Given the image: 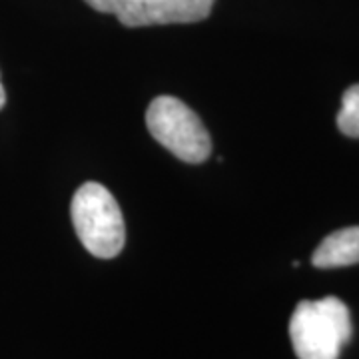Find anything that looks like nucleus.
Masks as SVG:
<instances>
[{
    "label": "nucleus",
    "instance_id": "2",
    "mask_svg": "<svg viewBox=\"0 0 359 359\" xmlns=\"http://www.w3.org/2000/svg\"><path fill=\"white\" fill-rule=\"evenodd\" d=\"M72 224L80 244L94 257H116L126 244V224L122 210L108 188L98 182L82 184L70 205Z\"/></svg>",
    "mask_w": 359,
    "mask_h": 359
},
{
    "label": "nucleus",
    "instance_id": "3",
    "mask_svg": "<svg viewBox=\"0 0 359 359\" xmlns=\"http://www.w3.org/2000/svg\"><path fill=\"white\" fill-rule=\"evenodd\" d=\"M146 126L158 144L186 164H202L212 154V138L200 116L174 96H158L146 110Z\"/></svg>",
    "mask_w": 359,
    "mask_h": 359
},
{
    "label": "nucleus",
    "instance_id": "1",
    "mask_svg": "<svg viewBox=\"0 0 359 359\" xmlns=\"http://www.w3.org/2000/svg\"><path fill=\"white\" fill-rule=\"evenodd\" d=\"M351 335L349 309L334 295L299 302L290 320V337L297 359H339Z\"/></svg>",
    "mask_w": 359,
    "mask_h": 359
},
{
    "label": "nucleus",
    "instance_id": "4",
    "mask_svg": "<svg viewBox=\"0 0 359 359\" xmlns=\"http://www.w3.org/2000/svg\"><path fill=\"white\" fill-rule=\"evenodd\" d=\"M94 11L114 14L128 28L194 25L205 20L216 0H84Z\"/></svg>",
    "mask_w": 359,
    "mask_h": 359
},
{
    "label": "nucleus",
    "instance_id": "6",
    "mask_svg": "<svg viewBox=\"0 0 359 359\" xmlns=\"http://www.w3.org/2000/svg\"><path fill=\"white\" fill-rule=\"evenodd\" d=\"M337 128L349 138H359V84H353L341 96Z\"/></svg>",
    "mask_w": 359,
    "mask_h": 359
},
{
    "label": "nucleus",
    "instance_id": "5",
    "mask_svg": "<svg viewBox=\"0 0 359 359\" xmlns=\"http://www.w3.org/2000/svg\"><path fill=\"white\" fill-rule=\"evenodd\" d=\"M311 264L320 269L347 268L359 264V226L344 228L323 238L311 256Z\"/></svg>",
    "mask_w": 359,
    "mask_h": 359
},
{
    "label": "nucleus",
    "instance_id": "7",
    "mask_svg": "<svg viewBox=\"0 0 359 359\" xmlns=\"http://www.w3.org/2000/svg\"><path fill=\"white\" fill-rule=\"evenodd\" d=\"M6 104V92H4V86H2V80H0V110L4 108Z\"/></svg>",
    "mask_w": 359,
    "mask_h": 359
}]
</instances>
